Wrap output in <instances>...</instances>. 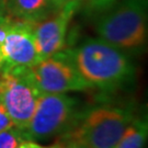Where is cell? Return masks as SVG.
<instances>
[{
	"mask_svg": "<svg viewBox=\"0 0 148 148\" xmlns=\"http://www.w3.org/2000/svg\"><path fill=\"white\" fill-rule=\"evenodd\" d=\"M13 126H14L13 122L10 119V116L8 115L5 106H2V103L0 102V132L10 130Z\"/></svg>",
	"mask_w": 148,
	"mask_h": 148,
	"instance_id": "7c38bea8",
	"label": "cell"
},
{
	"mask_svg": "<svg viewBox=\"0 0 148 148\" xmlns=\"http://www.w3.org/2000/svg\"><path fill=\"white\" fill-rule=\"evenodd\" d=\"M3 16H5V10H3V3H2V0H0V19Z\"/></svg>",
	"mask_w": 148,
	"mask_h": 148,
	"instance_id": "e0dca14e",
	"label": "cell"
},
{
	"mask_svg": "<svg viewBox=\"0 0 148 148\" xmlns=\"http://www.w3.org/2000/svg\"><path fill=\"white\" fill-rule=\"evenodd\" d=\"M2 1H3V0H2Z\"/></svg>",
	"mask_w": 148,
	"mask_h": 148,
	"instance_id": "ffe728a7",
	"label": "cell"
},
{
	"mask_svg": "<svg viewBox=\"0 0 148 148\" xmlns=\"http://www.w3.org/2000/svg\"><path fill=\"white\" fill-rule=\"evenodd\" d=\"M60 144H62V148H88L86 147L84 144L79 143L77 140H74V139H67L66 143H60Z\"/></svg>",
	"mask_w": 148,
	"mask_h": 148,
	"instance_id": "5bb4252c",
	"label": "cell"
},
{
	"mask_svg": "<svg viewBox=\"0 0 148 148\" xmlns=\"http://www.w3.org/2000/svg\"><path fill=\"white\" fill-rule=\"evenodd\" d=\"M74 1H80V0H51L53 8L55 10L60 9V8H63L64 5H66L67 3H70V2H74Z\"/></svg>",
	"mask_w": 148,
	"mask_h": 148,
	"instance_id": "9a60e30c",
	"label": "cell"
},
{
	"mask_svg": "<svg viewBox=\"0 0 148 148\" xmlns=\"http://www.w3.org/2000/svg\"><path fill=\"white\" fill-rule=\"evenodd\" d=\"M41 93H66L92 88L78 73L66 52H58L29 67Z\"/></svg>",
	"mask_w": 148,
	"mask_h": 148,
	"instance_id": "8992f818",
	"label": "cell"
},
{
	"mask_svg": "<svg viewBox=\"0 0 148 148\" xmlns=\"http://www.w3.org/2000/svg\"><path fill=\"white\" fill-rule=\"evenodd\" d=\"M5 16L21 21L37 23L52 11L51 0H3Z\"/></svg>",
	"mask_w": 148,
	"mask_h": 148,
	"instance_id": "9c48e42d",
	"label": "cell"
},
{
	"mask_svg": "<svg viewBox=\"0 0 148 148\" xmlns=\"http://www.w3.org/2000/svg\"><path fill=\"white\" fill-rule=\"evenodd\" d=\"M147 0H125L95 24L99 38L122 52H136L147 42Z\"/></svg>",
	"mask_w": 148,
	"mask_h": 148,
	"instance_id": "7a4b0ae2",
	"label": "cell"
},
{
	"mask_svg": "<svg viewBox=\"0 0 148 148\" xmlns=\"http://www.w3.org/2000/svg\"><path fill=\"white\" fill-rule=\"evenodd\" d=\"M18 145V137L16 133L10 130L0 132V148H16Z\"/></svg>",
	"mask_w": 148,
	"mask_h": 148,
	"instance_id": "8fae6325",
	"label": "cell"
},
{
	"mask_svg": "<svg viewBox=\"0 0 148 148\" xmlns=\"http://www.w3.org/2000/svg\"><path fill=\"white\" fill-rule=\"evenodd\" d=\"M34 24L9 18L5 36L0 44L2 65L31 67L41 62L34 40Z\"/></svg>",
	"mask_w": 148,
	"mask_h": 148,
	"instance_id": "52a82bcc",
	"label": "cell"
},
{
	"mask_svg": "<svg viewBox=\"0 0 148 148\" xmlns=\"http://www.w3.org/2000/svg\"><path fill=\"white\" fill-rule=\"evenodd\" d=\"M0 70V102L14 126L24 130L31 121L37 99L42 93L32 79L29 67L2 65Z\"/></svg>",
	"mask_w": 148,
	"mask_h": 148,
	"instance_id": "277c9868",
	"label": "cell"
},
{
	"mask_svg": "<svg viewBox=\"0 0 148 148\" xmlns=\"http://www.w3.org/2000/svg\"><path fill=\"white\" fill-rule=\"evenodd\" d=\"M66 54L92 88H116L132 80L135 74L126 54L101 38H89Z\"/></svg>",
	"mask_w": 148,
	"mask_h": 148,
	"instance_id": "6da1fadb",
	"label": "cell"
},
{
	"mask_svg": "<svg viewBox=\"0 0 148 148\" xmlns=\"http://www.w3.org/2000/svg\"><path fill=\"white\" fill-rule=\"evenodd\" d=\"M134 120L130 110L114 106H97L79 114L66 134L88 148H114Z\"/></svg>",
	"mask_w": 148,
	"mask_h": 148,
	"instance_id": "3957f363",
	"label": "cell"
},
{
	"mask_svg": "<svg viewBox=\"0 0 148 148\" xmlns=\"http://www.w3.org/2000/svg\"><path fill=\"white\" fill-rule=\"evenodd\" d=\"M146 120H133L114 148H143L147 139Z\"/></svg>",
	"mask_w": 148,
	"mask_h": 148,
	"instance_id": "30bf717a",
	"label": "cell"
},
{
	"mask_svg": "<svg viewBox=\"0 0 148 148\" xmlns=\"http://www.w3.org/2000/svg\"><path fill=\"white\" fill-rule=\"evenodd\" d=\"M0 93H1V89H0Z\"/></svg>",
	"mask_w": 148,
	"mask_h": 148,
	"instance_id": "d6986e66",
	"label": "cell"
},
{
	"mask_svg": "<svg viewBox=\"0 0 148 148\" xmlns=\"http://www.w3.org/2000/svg\"><path fill=\"white\" fill-rule=\"evenodd\" d=\"M16 148H62V144L57 143V144L52 145V146H42V145L34 143V142L24 140V142H22L20 145H16Z\"/></svg>",
	"mask_w": 148,
	"mask_h": 148,
	"instance_id": "4fadbf2b",
	"label": "cell"
},
{
	"mask_svg": "<svg viewBox=\"0 0 148 148\" xmlns=\"http://www.w3.org/2000/svg\"><path fill=\"white\" fill-rule=\"evenodd\" d=\"M80 1H74L57 9L48 19L34 24V40L41 60L58 53L64 48L69 22L79 7Z\"/></svg>",
	"mask_w": 148,
	"mask_h": 148,
	"instance_id": "ba28073f",
	"label": "cell"
},
{
	"mask_svg": "<svg viewBox=\"0 0 148 148\" xmlns=\"http://www.w3.org/2000/svg\"><path fill=\"white\" fill-rule=\"evenodd\" d=\"M79 113L77 101L65 93H43L27 128L22 130L29 139H46L68 132L75 125Z\"/></svg>",
	"mask_w": 148,
	"mask_h": 148,
	"instance_id": "5b68a950",
	"label": "cell"
},
{
	"mask_svg": "<svg viewBox=\"0 0 148 148\" xmlns=\"http://www.w3.org/2000/svg\"><path fill=\"white\" fill-rule=\"evenodd\" d=\"M114 0H88L90 5L95 8H101V7H106V5H110Z\"/></svg>",
	"mask_w": 148,
	"mask_h": 148,
	"instance_id": "2e32d148",
	"label": "cell"
},
{
	"mask_svg": "<svg viewBox=\"0 0 148 148\" xmlns=\"http://www.w3.org/2000/svg\"><path fill=\"white\" fill-rule=\"evenodd\" d=\"M2 59H1V56H0V68H1V66H2Z\"/></svg>",
	"mask_w": 148,
	"mask_h": 148,
	"instance_id": "ac0fdd59",
	"label": "cell"
}]
</instances>
